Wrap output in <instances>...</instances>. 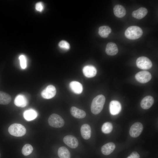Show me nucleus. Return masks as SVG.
<instances>
[{"mask_svg": "<svg viewBox=\"0 0 158 158\" xmlns=\"http://www.w3.org/2000/svg\"><path fill=\"white\" fill-rule=\"evenodd\" d=\"M37 112L32 109H30L25 111L23 114L24 118L27 121H30L35 119L37 117Z\"/></svg>", "mask_w": 158, "mask_h": 158, "instance_id": "obj_21", "label": "nucleus"}, {"mask_svg": "<svg viewBox=\"0 0 158 158\" xmlns=\"http://www.w3.org/2000/svg\"><path fill=\"white\" fill-rule=\"evenodd\" d=\"M109 109L111 115H114L118 114L121 110V105L118 101L112 100L110 103Z\"/></svg>", "mask_w": 158, "mask_h": 158, "instance_id": "obj_10", "label": "nucleus"}, {"mask_svg": "<svg viewBox=\"0 0 158 158\" xmlns=\"http://www.w3.org/2000/svg\"><path fill=\"white\" fill-rule=\"evenodd\" d=\"M154 102L153 97L151 96H147L144 97L140 102L141 107L145 109H147L151 107Z\"/></svg>", "mask_w": 158, "mask_h": 158, "instance_id": "obj_12", "label": "nucleus"}, {"mask_svg": "<svg viewBox=\"0 0 158 158\" xmlns=\"http://www.w3.org/2000/svg\"><path fill=\"white\" fill-rule=\"evenodd\" d=\"M49 125L56 128H60L63 127L64 124L63 118L59 115L55 114L51 115L48 119Z\"/></svg>", "mask_w": 158, "mask_h": 158, "instance_id": "obj_4", "label": "nucleus"}, {"mask_svg": "<svg viewBox=\"0 0 158 158\" xmlns=\"http://www.w3.org/2000/svg\"><path fill=\"white\" fill-rule=\"evenodd\" d=\"M11 100V97L9 95L0 91V104H8L10 103Z\"/></svg>", "mask_w": 158, "mask_h": 158, "instance_id": "obj_22", "label": "nucleus"}, {"mask_svg": "<svg viewBox=\"0 0 158 158\" xmlns=\"http://www.w3.org/2000/svg\"><path fill=\"white\" fill-rule=\"evenodd\" d=\"M143 130V126L142 123L136 122L131 126L129 130L130 135L133 138H137L140 135Z\"/></svg>", "mask_w": 158, "mask_h": 158, "instance_id": "obj_6", "label": "nucleus"}, {"mask_svg": "<svg viewBox=\"0 0 158 158\" xmlns=\"http://www.w3.org/2000/svg\"><path fill=\"white\" fill-rule=\"evenodd\" d=\"M152 75L148 71H143L137 73L135 75L136 80L138 82L142 83L149 82L152 78Z\"/></svg>", "mask_w": 158, "mask_h": 158, "instance_id": "obj_7", "label": "nucleus"}, {"mask_svg": "<svg viewBox=\"0 0 158 158\" xmlns=\"http://www.w3.org/2000/svg\"><path fill=\"white\" fill-rule=\"evenodd\" d=\"M58 154L60 158H70L71 155L69 151L64 147H61L59 148Z\"/></svg>", "mask_w": 158, "mask_h": 158, "instance_id": "obj_24", "label": "nucleus"}, {"mask_svg": "<svg viewBox=\"0 0 158 158\" xmlns=\"http://www.w3.org/2000/svg\"><path fill=\"white\" fill-rule=\"evenodd\" d=\"M63 141L66 145L71 148H75L78 145L77 139L72 135H68L64 137L63 138Z\"/></svg>", "mask_w": 158, "mask_h": 158, "instance_id": "obj_9", "label": "nucleus"}, {"mask_svg": "<svg viewBox=\"0 0 158 158\" xmlns=\"http://www.w3.org/2000/svg\"><path fill=\"white\" fill-rule=\"evenodd\" d=\"M105 102V98L102 95L96 96L93 100L91 106V110L93 114H97L102 110Z\"/></svg>", "mask_w": 158, "mask_h": 158, "instance_id": "obj_1", "label": "nucleus"}, {"mask_svg": "<svg viewBox=\"0 0 158 158\" xmlns=\"http://www.w3.org/2000/svg\"><path fill=\"white\" fill-rule=\"evenodd\" d=\"M143 31L140 27L132 26L128 27L125 30V35L128 39L132 40L137 39L142 35Z\"/></svg>", "mask_w": 158, "mask_h": 158, "instance_id": "obj_2", "label": "nucleus"}, {"mask_svg": "<svg viewBox=\"0 0 158 158\" xmlns=\"http://www.w3.org/2000/svg\"><path fill=\"white\" fill-rule=\"evenodd\" d=\"M69 87L71 90L76 94L81 93L83 90L82 85L76 81H73L69 84Z\"/></svg>", "mask_w": 158, "mask_h": 158, "instance_id": "obj_18", "label": "nucleus"}, {"mask_svg": "<svg viewBox=\"0 0 158 158\" xmlns=\"http://www.w3.org/2000/svg\"><path fill=\"white\" fill-rule=\"evenodd\" d=\"M147 12V10L146 8L142 7L134 11L132 13V16L135 18L140 19L145 17Z\"/></svg>", "mask_w": 158, "mask_h": 158, "instance_id": "obj_19", "label": "nucleus"}, {"mask_svg": "<svg viewBox=\"0 0 158 158\" xmlns=\"http://www.w3.org/2000/svg\"><path fill=\"white\" fill-rule=\"evenodd\" d=\"M59 46L60 48L66 50L69 49L70 47L69 44L65 40L61 41L59 43Z\"/></svg>", "mask_w": 158, "mask_h": 158, "instance_id": "obj_28", "label": "nucleus"}, {"mask_svg": "<svg viewBox=\"0 0 158 158\" xmlns=\"http://www.w3.org/2000/svg\"></svg>", "mask_w": 158, "mask_h": 158, "instance_id": "obj_31", "label": "nucleus"}, {"mask_svg": "<svg viewBox=\"0 0 158 158\" xmlns=\"http://www.w3.org/2000/svg\"><path fill=\"white\" fill-rule=\"evenodd\" d=\"M33 150L32 146L30 144H25L23 147L22 152L23 154L25 156L30 154Z\"/></svg>", "mask_w": 158, "mask_h": 158, "instance_id": "obj_26", "label": "nucleus"}, {"mask_svg": "<svg viewBox=\"0 0 158 158\" xmlns=\"http://www.w3.org/2000/svg\"><path fill=\"white\" fill-rule=\"evenodd\" d=\"M19 59L21 67L23 69H25L27 67L26 57L24 55H21L19 56Z\"/></svg>", "mask_w": 158, "mask_h": 158, "instance_id": "obj_27", "label": "nucleus"}, {"mask_svg": "<svg viewBox=\"0 0 158 158\" xmlns=\"http://www.w3.org/2000/svg\"><path fill=\"white\" fill-rule=\"evenodd\" d=\"M70 112L72 116L77 118H83L86 115V113L84 111L75 107H72L71 108Z\"/></svg>", "mask_w": 158, "mask_h": 158, "instance_id": "obj_14", "label": "nucleus"}, {"mask_svg": "<svg viewBox=\"0 0 158 158\" xmlns=\"http://www.w3.org/2000/svg\"><path fill=\"white\" fill-rule=\"evenodd\" d=\"M14 103L15 105L18 107H23L27 105L28 102L27 99L25 96L20 94L16 97Z\"/></svg>", "mask_w": 158, "mask_h": 158, "instance_id": "obj_17", "label": "nucleus"}, {"mask_svg": "<svg viewBox=\"0 0 158 158\" xmlns=\"http://www.w3.org/2000/svg\"><path fill=\"white\" fill-rule=\"evenodd\" d=\"M111 31V28L107 26H102L99 28L98 33L103 38L107 37Z\"/></svg>", "mask_w": 158, "mask_h": 158, "instance_id": "obj_23", "label": "nucleus"}, {"mask_svg": "<svg viewBox=\"0 0 158 158\" xmlns=\"http://www.w3.org/2000/svg\"><path fill=\"white\" fill-rule=\"evenodd\" d=\"M118 51L116 44L113 42H109L107 45L105 51L107 54L109 56H114L116 55Z\"/></svg>", "mask_w": 158, "mask_h": 158, "instance_id": "obj_13", "label": "nucleus"}, {"mask_svg": "<svg viewBox=\"0 0 158 158\" xmlns=\"http://www.w3.org/2000/svg\"><path fill=\"white\" fill-rule=\"evenodd\" d=\"M115 148V144L113 142H109L103 145L101 148V151L103 154L107 155L111 154Z\"/></svg>", "mask_w": 158, "mask_h": 158, "instance_id": "obj_16", "label": "nucleus"}, {"mask_svg": "<svg viewBox=\"0 0 158 158\" xmlns=\"http://www.w3.org/2000/svg\"><path fill=\"white\" fill-rule=\"evenodd\" d=\"M8 132L12 135L21 137L25 134L26 129L21 124L15 123L11 125L8 128Z\"/></svg>", "mask_w": 158, "mask_h": 158, "instance_id": "obj_3", "label": "nucleus"}, {"mask_svg": "<svg viewBox=\"0 0 158 158\" xmlns=\"http://www.w3.org/2000/svg\"><path fill=\"white\" fill-rule=\"evenodd\" d=\"M113 128V125L111 123L106 122L103 125L102 127V130L104 133L108 134L111 132Z\"/></svg>", "mask_w": 158, "mask_h": 158, "instance_id": "obj_25", "label": "nucleus"}, {"mask_svg": "<svg viewBox=\"0 0 158 158\" xmlns=\"http://www.w3.org/2000/svg\"><path fill=\"white\" fill-rule=\"evenodd\" d=\"M136 64L138 68L143 70L149 69L152 66V63L150 60L145 56L138 58L136 61Z\"/></svg>", "mask_w": 158, "mask_h": 158, "instance_id": "obj_5", "label": "nucleus"}, {"mask_svg": "<svg viewBox=\"0 0 158 158\" xmlns=\"http://www.w3.org/2000/svg\"><path fill=\"white\" fill-rule=\"evenodd\" d=\"M80 132L82 136L84 139H89L91 135V128L90 125L87 124L83 125L81 127Z\"/></svg>", "mask_w": 158, "mask_h": 158, "instance_id": "obj_15", "label": "nucleus"}, {"mask_svg": "<svg viewBox=\"0 0 158 158\" xmlns=\"http://www.w3.org/2000/svg\"><path fill=\"white\" fill-rule=\"evenodd\" d=\"M113 11L115 15L119 18L124 17L126 13V11L125 8L120 5H116L114 8Z\"/></svg>", "mask_w": 158, "mask_h": 158, "instance_id": "obj_20", "label": "nucleus"}, {"mask_svg": "<svg viewBox=\"0 0 158 158\" xmlns=\"http://www.w3.org/2000/svg\"><path fill=\"white\" fill-rule=\"evenodd\" d=\"M83 74L87 78H92L96 75L97 70L94 66L92 65H87L85 66L83 69Z\"/></svg>", "mask_w": 158, "mask_h": 158, "instance_id": "obj_11", "label": "nucleus"}, {"mask_svg": "<svg viewBox=\"0 0 158 158\" xmlns=\"http://www.w3.org/2000/svg\"><path fill=\"white\" fill-rule=\"evenodd\" d=\"M35 9L38 12H42L44 8L43 3L41 2H39L36 3L35 5Z\"/></svg>", "mask_w": 158, "mask_h": 158, "instance_id": "obj_29", "label": "nucleus"}, {"mask_svg": "<svg viewBox=\"0 0 158 158\" xmlns=\"http://www.w3.org/2000/svg\"><path fill=\"white\" fill-rule=\"evenodd\" d=\"M56 90L52 85L47 86L41 92L42 96L44 98L50 99L54 97L56 94Z\"/></svg>", "mask_w": 158, "mask_h": 158, "instance_id": "obj_8", "label": "nucleus"}, {"mask_svg": "<svg viewBox=\"0 0 158 158\" xmlns=\"http://www.w3.org/2000/svg\"><path fill=\"white\" fill-rule=\"evenodd\" d=\"M127 158H140V156L137 152H133Z\"/></svg>", "mask_w": 158, "mask_h": 158, "instance_id": "obj_30", "label": "nucleus"}]
</instances>
